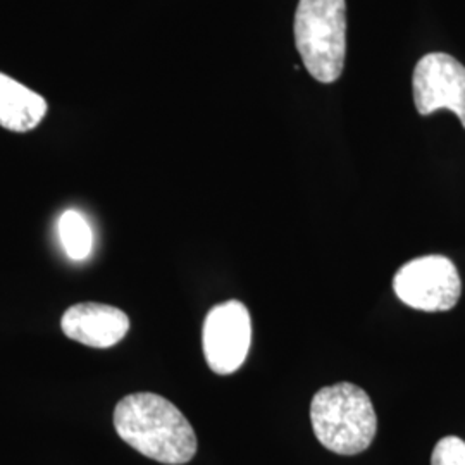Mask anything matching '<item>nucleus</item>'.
I'll list each match as a JSON object with an SVG mask.
<instances>
[{
	"label": "nucleus",
	"mask_w": 465,
	"mask_h": 465,
	"mask_svg": "<svg viewBox=\"0 0 465 465\" xmlns=\"http://www.w3.org/2000/svg\"><path fill=\"white\" fill-rule=\"evenodd\" d=\"M114 428L132 449L161 464H186L197 453V436L188 419L155 393H134L121 400Z\"/></svg>",
	"instance_id": "f257e3e1"
},
{
	"label": "nucleus",
	"mask_w": 465,
	"mask_h": 465,
	"mask_svg": "<svg viewBox=\"0 0 465 465\" xmlns=\"http://www.w3.org/2000/svg\"><path fill=\"white\" fill-rule=\"evenodd\" d=\"M311 422L319 443L338 455L362 453L378 431L372 401L351 382L319 390L311 403Z\"/></svg>",
	"instance_id": "f03ea898"
},
{
	"label": "nucleus",
	"mask_w": 465,
	"mask_h": 465,
	"mask_svg": "<svg viewBox=\"0 0 465 465\" xmlns=\"http://www.w3.org/2000/svg\"><path fill=\"white\" fill-rule=\"evenodd\" d=\"M295 44L305 69L321 84L336 82L347 54L345 0H300Z\"/></svg>",
	"instance_id": "7ed1b4c3"
},
{
	"label": "nucleus",
	"mask_w": 465,
	"mask_h": 465,
	"mask_svg": "<svg viewBox=\"0 0 465 465\" xmlns=\"http://www.w3.org/2000/svg\"><path fill=\"white\" fill-rule=\"evenodd\" d=\"M393 290L405 305L424 312H443L457 305L462 282L445 255H424L403 264L393 278Z\"/></svg>",
	"instance_id": "20e7f679"
},
{
	"label": "nucleus",
	"mask_w": 465,
	"mask_h": 465,
	"mask_svg": "<svg viewBox=\"0 0 465 465\" xmlns=\"http://www.w3.org/2000/svg\"><path fill=\"white\" fill-rule=\"evenodd\" d=\"M202 343L205 361L216 374L236 372L243 366L252 343L249 309L238 300L214 305L203 321Z\"/></svg>",
	"instance_id": "39448f33"
},
{
	"label": "nucleus",
	"mask_w": 465,
	"mask_h": 465,
	"mask_svg": "<svg viewBox=\"0 0 465 465\" xmlns=\"http://www.w3.org/2000/svg\"><path fill=\"white\" fill-rule=\"evenodd\" d=\"M414 104L420 116L447 109L465 128V67L443 52L424 55L414 69Z\"/></svg>",
	"instance_id": "423d86ee"
},
{
	"label": "nucleus",
	"mask_w": 465,
	"mask_h": 465,
	"mask_svg": "<svg viewBox=\"0 0 465 465\" xmlns=\"http://www.w3.org/2000/svg\"><path fill=\"white\" fill-rule=\"evenodd\" d=\"M61 328L67 338L82 345L111 349L130 331V317L113 305L86 302L67 309Z\"/></svg>",
	"instance_id": "0eeeda50"
},
{
	"label": "nucleus",
	"mask_w": 465,
	"mask_h": 465,
	"mask_svg": "<svg viewBox=\"0 0 465 465\" xmlns=\"http://www.w3.org/2000/svg\"><path fill=\"white\" fill-rule=\"evenodd\" d=\"M47 114V102L34 90L0 73V126L16 134L36 128Z\"/></svg>",
	"instance_id": "6e6552de"
},
{
	"label": "nucleus",
	"mask_w": 465,
	"mask_h": 465,
	"mask_svg": "<svg viewBox=\"0 0 465 465\" xmlns=\"http://www.w3.org/2000/svg\"><path fill=\"white\" fill-rule=\"evenodd\" d=\"M59 238L71 261H84L94 249V232L78 211H66L59 219Z\"/></svg>",
	"instance_id": "1a4fd4ad"
},
{
	"label": "nucleus",
	"mask_w": 465,
	"mask_h": 465,
	"mask_svg": "<svg viewBox=\"0 0 465 465\" xmlns=\"http://www.w3.org/2000/svg\"><path fill=\"white\" fill-rule=\"evenodd\" d=\"M431 465H465V441L457 436H447L432 450Z\"/></svg>",
	"instance_id": "9d476101"
}]
</instances>
